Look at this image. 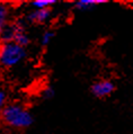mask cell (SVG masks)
<instances>
[{
    "label": "cell",
    "mask_w": 133,
    "mask_h": 134,
    "mask_svg": "<svg viewBox=\"0 0 133 134\" xmlns=\"http://www.w3.org/2000/svg\"><path fill=\"white\" fill-rule=\"evenodd\" d=\"M1 117L7 125L15 129H25L32 125L33 116L24 106L9 104L1 111Z\"/></svg>",
    "instance_id": "1"
},
{
    "label": "cell",
    "mask_w": 133,
    "mask_h": 134,
    "mask_svg": "<svg viewBox=\"0 0 133 134\" xmlns=\"http://www.w3.org/2000/svg\"><path fill=\"white\" fill-rule=\"evenodd\" d=\"M26 58V49L16 43H2L0 46V65L2 68H13Z\"/></svg>",
    "instance_id": "2"
},
{
    "label": "cell",
    "mask_w": 133,
    "mask_h": 134,
    "mask_svg": "<svg viewBox=\"0 0 133 134\" xmlns=\"http://www.w3.org/2000/svg\"><path fill=\"white\" fill-rule=\"evenodd\" d=\"M21 31H25V29H24V26L20 23L7 24L2 28V31L0 32V41L2 43H12L14 42L16 35Z\"/></svg>",
    "instance_id": "3"
},
{
    "label": "cell",
    "mask_w": 133,
    "mask_h": 134,
    "mask_svg": "<svg viewBox=\"0 0 133 134\" xmlns=\"http://www.w3.org/2000/svg\"><path fill=\"white\" fill-rule=\"evenodd\" d=\"M114 85L109 80H102L97 81L91 86V92L93 95L98 98H104L106 96H109L114 91Z\"/></svg>",
    "instance_id": "4"
},
{
    "label": "cell",
    "mask_w": 133,
    "mask_h": 134,
    "mask_svg": "<svg viewBox=\"0 0 133 134\" xmlns=\"http://www.w3.org/2000/svg\"><path fill=\"white\" fill-rule=\"evenodd\" d=\"M50 17H51V9H35L34 12L28 14L27 19L31 23L41 24L49 20Z\"/></svg>",
    "instance_id": "5"
},
{
    "label": "cell",
    "mask_w": 133,
    "mask_h": 134,
    "mask_svg": "<svg viewBox=\"0 0 133 134\" xmlns=\"http://www.w3.org/2000/svg\"><path fill=\"white\" fill-rule=\"evenodd\" d=\"M106 0H78L75 3V7L78 10L81 12H86V10L93 9L96 5L98 3H106Z\"/></svg>",
    "instance_id": "6"
},
{
    "label": "cell",
    "mask_w": 133,
    "mask_h": 134,
    "mask_svg": "<svg viewBox=\"0 0 133 134\" xmlns=\"http://www.w3.org/2000/svg\"><path fill=\"white\" fill-rule=\"evenodd\" d=\"M14 43H16L17 45H19L21 47H26L28 44H29V37L27 35V33L25 32V31L19 32L16 35V37H15Z\"/></svg>",
    "instance_id": "7"
},
{
    "label": "cell",
    "mask_w": 133,
    "mask_h": 134,
    "mask_svg": "<svg viewBox=\"0 0 133 134\" xmlns=\"http://www.w3.org/2000/svg\"><path fill=\"white\" fill-rule=\"evenodd\" d=\"M55 2V0H34L32 1V6L35 7V9H50Z\"/></svg>",
    "instance_id": "8"
},
{
    "label": "cell",
    "mask_w": 133,
    "mask_h": 134,
    "mask_svg": "<svg viewBox=\"0 0 133 134\" xmlns=\"http://www.w3.org/2000/svg\"><path fill=\"white\" fill-rule=\"evenodd\" d=\"M8 20V9L3 3H0V32L7 25Z\"/></svg>",
    "instance_id": "9"
},
{
    "label": "cell",
    "mask_w": 133,
    "mask_h": 134,
    "mask_svg": "<svg viewBox=\"0 0 133 134\" xmlns=\"http://www.w3.org/2000/svg\"><path fill=\"white\" fill-rule=\"evenodd\" d=\"M53 37H54V32H52V31L44 32L43 35H42V40H41V43H42V45L46 46L47 44H49L51 41H52Z\"/></svg>",
    "instance_id": "10"
},
{
    "label": "cell",
    "mask_w": 133,
    "mask_h": 134,
    "mask_svg": "<svg viewBox=\"0 0 133 134\" xmlns=\"http://www.w3.org/2000/svg\"><path fill=\"white\" fill-rule=\"evenodd\" d=\"M54 96V89L52 87H46L42 91V97L44 99H51Z\"/></svg>",
    "instance_id": "11"
},
{
    "label": "cell",
    "mask_w": 133,
    "mask_h": 134,
    "mask_svg": "<svg viewBox=\"0 0 133 134\" xmlns=\"http://www.w3.org/2000/svg\"><path fill=\"white\" fill-rule=\"evenodd\" d=\"M5 100H6V94L3 91H0V114L2 109L5 108Z\"/></svg>",
    "instance_id": "12"
},
{
    "label": "cell",
    "mask_w": 133,
    "mask_h": 134,
    "mask_svg": "<svg viewBox=\"0 0 133 134\" xmlns=\"http://www.w3.org/2000/svg\"><path fill=\"white\" fill-rule=\"evenodd\" d=\"M1 44H2V43H1V41H0V46H1Z\"/></svg>",
    "instance_id": "13"
}]
</instances>
